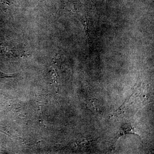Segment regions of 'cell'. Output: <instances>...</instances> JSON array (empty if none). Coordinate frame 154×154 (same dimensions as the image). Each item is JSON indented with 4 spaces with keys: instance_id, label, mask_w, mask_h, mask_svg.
<instances>
[{
    "instance_id": "7a4b0ae2",
    "label": "cell",
    "mask_w": 154,
    "mask_h": 154,
    "mask_svg": "<svg viewBox=\"0 0 154 154\" xmlns=\"http://www.w3.org/2000/svg\"><path fill=\"white\" fill-rule=\"evenodd\" d=\"M12 75L6 74L2 72H0V80L4 78H10L12 77Z\"/></svg>"
},
{
    "instance_id": "6da1fadb",
    "label": "cell",
    "mask_w": 154,
    "mask_h": 154,
    "mask_svg": "<svg viewBox=\"0 0 154 154\" xmlns=\"http://www.w3.org/2000/svg\"><path fill=\"white\" fill-rule=\"evenodd\" d=\"M135 132L134 128L132 127L131 125H122L119 130V132L117 135L116 138H118L120 137L128 134H137Z\"/></svg>"
}]
</instances>
